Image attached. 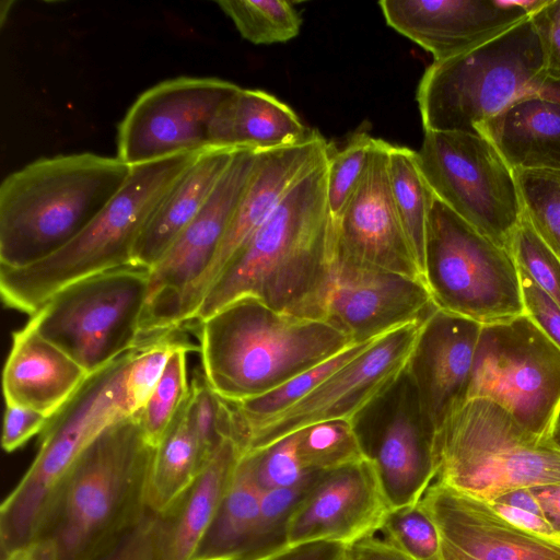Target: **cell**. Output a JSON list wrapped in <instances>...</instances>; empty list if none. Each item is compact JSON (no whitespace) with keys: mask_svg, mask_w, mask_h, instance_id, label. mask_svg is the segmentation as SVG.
<instances>
[{"mask_svg":"<svg viewBox=\"0 0 560 560\" xmlns=\"http://www.w3.org/2000/svg\"><path fill=\"white\" fill-rule=\"evenodd\" d=\"M328 156L294 183L221 271L189 323L246 296L288 315L325 320L334 259Z\"/></svg>","mask_w":560,"mask_h":560,"instance_id":"cell-1","label":"cell"},{"mask_svg":"<svg viewBox=\"0 0 560 560\" xmlns=\"http://www.w3.org/2000/svg\"><path fill=\"white\" fill-rule=\"evenodd\" d=\"M154 452L138 413L107 427L72 465L35 539L52 541L59 560H96L110 550L150 512Z\"/></svg>","mask_w":560,"mask_h":560,"instance_id":"cell-2","label":"cell"},{"mask_svg":"<svg viewBox=\"0 0 560 560\" xmlns=\"http://www.w3.org/2000/svg\"><path fill=\"white\" fill-rule=\"evenodd\" d=\"M197 326L203 377L229 401L264 395L353 345L325 320L288 315L250 296Z\"/></svg>","mask_w":560,"mask_h":560,"instance_id":"cell-3","label":"cell"},{"mask_svg":"<svg viewBox=\"0 0 560 560\" xmlns=\"http://www.w3.org/2000/svg\"><path fill=\"white\" fill-rule=\"evenodd\" d=\"M131 166L83 152L34 161L0 187V268H22L56 253L104 209Z\"/></svg>","mask_w":560,"mask_h":560,"instance_id":"cell-4","label":"cell"},{"mask_svg":"<svg viewBox=\"0 0 560 560\" xmlns=\"http://www.w3.org/2000/svg\"><path fill=\"white\" fill-rule=\"evenodd\" d=\"M201 152L179 153L131 166L126 184L67 245L32 265L0 268L3 303L32 316L63 288L132 266L135 245L150 215Z\"/></svg>","mask_w":560,"mask_h":560,"instance_id":"cell-5","label":"cell"},{"mask_svg":"<svg viewBox=\"0 0 560 560\" xmlns=\"http://www.w3.org/2000/svg\"><path fill=\"white\" fill-rule=\"evenodd\" d=\"M136 349L89 374L49 419L34 460L1 504V556L35 540L51 499L80 454L107 427L137 413L126 387Z\"/></svg>","mask_w":560,"mask_h":560,"instance_id":"cell-6","label":"cell"},{"mask_svg":"<svg viewBox=\"0 0 560 560\" xmlns=\"http://www.w3.org/2000/svg\"><path fill=\"white\" fill-rule=\"evenodd\" d=\"M546 79L529 18L477 48L433 61L425 69L417 91L423 129L478 133L477 126L537 93Z\"/></svg>","mask_w":560,"mask_h":560,"instance_id":"cell-7","label":"cell"},{"mask_svg":"<svg viewBox=\"0 0 560 560\" xmlns=\"http://www.w3.org/2000/svg\"><path fill=\"white\" fill-rule=\"evenodd\" d=\"M436 481L485 501L560 482V451L522 428L500 405L471 398L435 438Z\"/></svg>","mask_w":560,"mask_h":560,"instance_id":"cell-8","label":"cell"},{"mask_svg":"<svg viewBox=\"0 0 560 560\" xmlns=\"http://www.w3.org/2000/svg\"><path fill=\"white\" fill-rule=\"evenodd\" d=\"M423 279L438 308L480 325L525 314L511 252L434 196L427 224Z\"/></svg>","mask_w":560,"mask_h":560,"instance_id":"cell-9","label":"cell"},{"mask_svg":"<svg viewBox=\"0 0 560 560\" xmlns=\"http://www.w3.org/2000/svg\"><path fill=\"white\" fill-rule=\"evenodd\" d=\"M149 276L132 265L85 278L52 295L28 324L92 374L141 346Z\"/></svg>","mask_w":560,"mask_h":560,"instance_id":"cell-10","label":"cell"},{"mask_svg":"<svg viewBox=\"0 0 560 560\" xmlns=\"http://www.w3.org/2000/svg\"><path fill=\"white\" fill-rule=\"evenodd\" d=\"M486 398L548 442L560 421V349L527 315L482 325L467 399Z\"/></svg>","mask_w":560,"mask_h":560,"instance_id":"cell-11","label":"cell"},{"mask_svg":"<svg viewBox=\"0 0 560 560\" xmlns=\"http://www.w3.org/2000/svg\"><path fill=\"white\" fill-rule=\"evenodd\" d=\"M417 159L436 198L510 250L523 207L513 170L489 140L479 133L424 131Z\"/></svg>","mask_w":560,"mask_h":560,"instance_id":"cell-12","label":"cell"},{"mask_svg":"<svg viewBox=\"0 0 560 560\" xmlns=\"http://www.w3.org/2000/svg\"><path fill=\"white\" fill-rule=\"evenodd\" d=\"M351 422L389 508L418 503L436 478V430L406 369Z\"/></svg>","mask_w":560,"mask_h":560,"instance_id":"cell-13","label":"cell"},{"mask_svg":"<svg viewBox=\"0 0 560 560\" xmlns=\"http://www.w3.org/2000/svg\"><path fill=\"white\" fill-rule=\"evenodd\" d=\"M260 151L238 149L209 199L150 269L140 343L177 330L180 302L213 261L254 174Z\"/></svg>","mask_w":560,"mask_h":560,"instance_id":"cell-14","label":"cell"},{"mask_svg":"<svg viewBox=\"0 0 560 560\" xmlns=\"http://www.w3.org/2000/svg\"><path fill=\"white\" fill-rule=\"evenodd\" d=\"M241 86L217 78L180 77L144 91L118 126L117 158L129 166L210 148V126Z\"/></svg>","mask_w":560,"mask_h":560,"instance_id":"cell-15","label":"cell"},{"mask_svg":"<svg viewBox=\"0 0 560 560\" xmlns=\"http://www.w3.org/2000/svg\"><path fill=\"white\" fill-rule=\"evenodd\" d=\"M423 322L407 324L377 338L303 399L253 430L242 454L318 422L351 421L404 372Z\"/></svg>","mask_w":560,"mask_h":560,"instance_id":"cell-16","label":"cell"},{"mask_svg":"<svg viewBox=\"0 0 560 560\" xmlns=\"http://www.w3.org/2000/svg\"><path fill=\"white\" fill-rule=\"evenodd\" d=\"M436 308L423 280L354 259L334 248L325 322L353 343L425 320Z\"/></svg>","mask_w":560,"mask_h":560,"instance_id":"cell-17","label":"cell"},{"mask_svg":"<svg viewBox=\"0 0 560 560\" xmlns=\"http://www.w3.org/2000/svg\"><path fill=\"white\" fill-rule=\"evenodd\" d=\"M389 510L375 470L365 458L322 471L288 521L287 549L319 541L347 548L380 532Z\"/></svg>","mask_w":560,"mask_h":560,"instance_id":"cell-18","label":"cell"},{"mask_svg":"<svg viewBox=\"0 0 560 560\" xmlns=\"http://www.w3.org/2000/svg\"><path fill=\"white\" fill-rule=\"evenodd\" d=\"M545 0H382L386 23L445 60L477 48L528 20Z\"/></svg>","mask_w":560,"mask_h":560,"instance_id":"cell-19","label":"cell"},{"mask_svg":"<svg viewBox=\"0 0 560 560\" xmlns=\"http://www.w3.org/2000/svg\"><path fill=\"white\" fill-rule=\"evenodd\" d=\"M330 151L329 142L318 130L312 129L308 136L295 143L259 152L254 174L213 261L180 302L178 327L190 322L208 289L267 221L294 183L325 160Z\"/></svg>","mask_w":560,"mask_h":560,"instance_id":"cell-20","label":"cell"},{"mask_svg":"<svg viewBox=\"0 0 560 560\" xmlns=\"http://www.w3.org/2000/svg\"><path fill=\"white\" fill-rule=\"evenodd\" d=\"M434 521L442 560H560V544L504 518L490 502L441 481L419 501Z\"/></svg>","mask_w":560,"mask_h":560,"instance_id":"cell-21","label":"cell"},{"mask_svg":"<svg viewBox=\"0 0 560 560\" xmlns=\"http://www.w3.org/2000/svg\"><path fill=\"white\" fill-rule=\"evenodd\" d=\"M388 147V142L377 139L363 178L341 212L332 218L334 248L424 281L393 201Z\"/></svg>","mask_w":560,"mask_h":560,"instance_id":"cell-22","label":"cell"},{"mask_svg":"<svg viewBox=\"0 0 560 560\" xmlns=\"http://www.w3.org/2000/svg\"><path fill=\"white\" fill-rule=\"evenodd\" d=\"M481 327L436 308L420 328L406 371L436 433L466 400Z\"/></svg>","mask_w":560,"mask_h":560,"instance_id":"cell-23","label":"cell"},{"mask_svg":"<svg viewBox=\"0 0 560 560\" xmlns=\"http://www.w3.org/2000/svg\"><path fill=\"white\" fill-rule=\"evenodd\" d=\"M241 451L225 439L192 482L145 523L148 560H191L230 485Z\"/></svg>","mask_w":560,"mask_h":560,"instance_id":"cell-24","label":"cell"},{"mask_svg":"<svg viewBox=\"0 0 560 560\" xmlns=\"http://www.w3.org/2000/svg\"><path fill=\"white\" fill-rule=\"evenodd\" d=\"M88 376L73 359L27 323L12 335L2 374L5 405L30 408L51 418Z\"/></svg>","mask_w":560,"mask_h":560,"instance_id":"cell-25","label":"cell"},{"mask_svg":"<svg viewBox=\"0 0 560 560\" xmlns=\"http://www.w3.org/2000/svg\"><path fill=\"white\" fill-rule=\"evenodd\" d=\"M238 149L202 151L160 200L133 248V266L152 269L202 209Z\"/></svg>","mask_w":560,"mask_h":560,"instance_id":"cell-26","label":"cell"},{"mask_svg":"<svg viewBox=\"0 0 560 560\" xmlns=\"http://www.w3.org/2000/svg\"><path fill=\"white\" fill-rule=\"evenodd\" d=\"M508 165L516 171H560V103L526 95L477 126Z\"/></svg>","mask_w":560,"mask_h":560,"instance_id":"cell-27","label":"cell"},{"mask_svg":"<svg viewBox=\"0 0 560 560\" xmlns=\"http://www.w3.org/2000/svg\"><path fill=\"white\" fill-rule=\"evenodd\" d=\"M311 130L276 96L240 88L217 112L209 140L210 148L264 151L295 143Z\"/></svg>","mask_w":560,"mask_h":560,"instance_id":"cell-28","label":"cell"},{"mask_svg":"<svg viewBox=\"0 0 560 560\" xmlns=\"http://www.w3.org/2000/svg\"><path fill=\"white\" fill-rule=\"evenodd\" d=\"M262 490L252 458L242 454L213 521L191 560H233L256 525Z\"/></svg>","mask_w":560,"mask_h":560,"instance_id":"cell-29","label":"cell"},{"mask_svg":"<svg viewBox=\"0 0 560 560\" xmlns=\"http://www.w3.org/2000/svg\"><path fill=\"white\" fill-rule=\"evenodd\" d=\"M187 401L155 446L147 485V505L154 513L179 495L206 465L189 422Z\"/></svg>","mask_w":560,"mask_h":560,"instance_id":"cell-30","label":"cell"},{"mask_svg":"<svg viewBox=\"0 0 560 560\" xmlns=\"http://www.w3.org/2000/svg\"><path fill=\"white\" fill-rule=\"evenodd\" d=\"M387 168L395 208L423 276L427 224L434 194L420 171L417 151L389 143Z\"/></svg>","mask_w":560,"mask_h":560,"instance_id":"cell-31","label":"cell"},{"mask_svg":"<svg viewBox=\"0 0 560 560\" xmlns=\"http://www.w3.org/2000/svg\"><path fill=\"white\" fill-rule=\"evenodd\" d=\"M217 3L242 37L253 44L284 43L300 33L302 18L292 1L223 0Z\"/></svg>","mask_w":560,"mask_h":560,"instance_id":"cell-32","label":"cell"},{"mask_svg":"<svg viewBox=\"0 0 560 560\" xmlns=\"http://www.w3.org/2000/svg\"><path fill=\"white\" fill-rule=\"evenodd\" d=\"M319 472L311 474L294 486L262 492L260 511L254 530L244 548L233 560H264L287 549L288 521Z\"/></svg>","mask_w":560,"mask_h":560,"instance_id":"cell-33","label":"cell"},{"mask_svg":"<svg viewBox=\"0 0 560 560\" xmlns=\"http://www.w3.org/2000/svg\"><path fill=\"white\" fill-rule=\"evenodd\" d=\"M296 432L298 456L307 471H327L364 459L350 420L323 421Z\"/></svg>","mask_w":560,"mask_h":560,"instance_id":"cell-34","label":"cell"},{"mask_svg":"<svg viewBox=\"0 0 560 560\" xmlns=\"http://www.w3.org/2000/svg\"><path fill=\"white\" fill-rule=\"evenodd\" d=\"M198 345L186 342L171 354L164 372L144 407L138 412L142 430L154 446L187 401L190 385L187 380V353L198 351Z\"/></svg>","mask_w":560,"mask_h":560,"instance_id":"cell-35","label":"cell"},{"mask_svg":"<svg viewBox=\"0 0 560 560\" xmlns=\"http://www.w3.org/2000/svg\"><path fill=\"white\" fill-rule=\"evenodd\" d=\"M523 213L560 259V171L514 172Z\"/></svg>","mask_w":560,"mask_h":560,"instance_id":"cell-36","label":"cell"},{"mask_svg":"<svg viewBox=\"0 0 560 560\" xmlns=\"http://www.w3.org/2000/svg\"><path fill=\"white\" fill-rule=\"evenodd\" d=\"M380 532L412 560H442L438 527L420 502L390 509Z\"/></svg>","mask_w":560,"mask_h":560,"instance_id":"cell-37","label":"cell"},{"mask_svg":"<svg viewBox=\"0 0 560 560\" xmlns=\"http://www.w3.org/2000/svg\"><path fill=\"white\" fill-rule=\"evenodd\" d=\"M377 139L365 131L353 132L327 161V197L332 218L352 197L363 178Z\"/></svg>","mask_w":560,"mask_h":560,"instance_id":"cell-38","label":"cell"},{"mask_svg":"<svg viewBox=\"0 0 560 560\" xmlns=\"http://www.w3.org/2000/svg\"><path fill=\"white\" fill-rule=\"evenodd\" d=\"M187 412L202 459L207 464L221 443L230 438L228 407L205 377L199 376L190 384Z\"/></svg>","mask_w":560,"mask_h":560,"instance_id":"cell-39","label":"cell"},{"mask_svg":"<svg viewBox=\"0 0 560 560\" xmlns=\"http://www.w3.org/2000/svg\"><path fill=\"white\" fill-rule=\"evenodd\" d=\"M510 252L517 267L560 306V259L537 235L524 213L513 234Z\"/></svg>","mask_w":560,"mask_h":560,"instance_id":"cell-40","label":"cell"},{"mask_svg":"<svg viewBox=\"0 0 560 560\" xmlns=\"http://www.w3.org/2000/svg\"><path fill=\"white\" fill-rule=\"evenodd\" d=\"M168 332L151 342L137 347L126 376L129 401L138 413L156 387L171 354L179 346L189 342Z\"/></svg>","mask_w":560,"mask_h":560,"instance_id":"cell-41","label":"cell"},{"mask_svg":"<svg viewBox=\"0 0 560 560\" xmlns=\"http://www.w3.org/2000/svg\"><path fill=\"white\" fill-rule=\"evenodd\" d=\"M298 432L285 435L268 446L245 453L252 458L255 479L262 491L294 486L310 476L298 452Z\"/></svg>","mask_w":560,"mask_h":560,"instance_id":"cell-42","label":"cell"},{"mask_svg":"<svg viewBox=\"0 0 560 560\" xmlns=\"http://www.w3.org/2000/svg\"><path fill=\"white\" fill-rule=\"evenodd\" d=\"M548 80L560 81V0H545L530 15Z\"/></svg>","mask_w":560,"mask_h":560,"instance_id":"cell-43","label":"cell"},{"mask_svg":"<svg viewBox=\"0 0 560 560\" xmlns=\"http://www.w3.org/2000/svg\"><path fill=\"white\" fill-rule=\"evenodd\" d=\"M518 275L525 314L560 349V306L523 269L518 268Z\"/></svg>","mask_w":560,"mask_h":560,"instance_id":"cell-44","label":"cell"},{"mask_svg":"<svg viewBox=\"0 0 560 560\" xmlns=\"http://www.w3.org/2000/svg\"><path fill=\"white\" fill-rule=\"evenodd\" d=\"M49 419L30 408L7 405L2 428L3 448L13 452L21 447L32 436L42 433Z\"/></svg>","mask_w":560,"mask_h":560,"instance_id":"cell-45","label":"cell"},{"mask_svg":"<svg viewBox=\"0 0 560 560\" xmlns=\"http://www.w3.org/2000/svg\"><path fill=\"white\" fill-rule=\"evenodd\" d=\"M491 505L508 521L514 525L542 538L560 544V536L544 516L499 503L490 502Z\"/></svg>","mask_w":560,"mask_h":560,"instance_id":"cell-46","label":"cell"},{"mask_svg":"<svg viewBox=\"0 0 560 560\" xmlns=\"http://www.w3.org/2000/svg\"><path fill=\"white\" fill-rule=\"evenodd\" d=\"M350 560H412L383 538L369 536L346 548Z\"/></svg>","mask_w":560,"mask_h":560,"instance_id":"cell-47","label":"cell"},{"mask_svg":"<svg viewBox=\"0 0 560 560\" xmlns=\"http://www.w3.org/2000/svg\"><path fill=\"white\" fill-rule=\"evenodd\" d=\"M346 547L334 542H313L285 549L264 560H341Z\"/></svg>","mask_w":560,"mask_h":560,"instance_id":"cell-48","label":"cell"},{"mask_svg":"<svg viewBox=\"0 0 560 560\" xmlns=\"http://www.w3.org/2000/svg\"><path fill=\"white\" fill-rule=\"evenodd\" d=\"M149 513L137 528L96 560H148L145 523Z\"/></svg>","mask_w":560,"mask_h":560,"instance_id":"cell-49","label":"cell"},{"mask_svg":"<svg viewBox=\"0 0 560 560\" xmlns=\"http://www.w3.org/2000/svg\"><path fill=\"white\" fill-rule=\"evenodd\" d=\"M530 489L540 504L544 517L560 536V482Z\"/></svg>","mask_w":560,"mask_h":560,"instance_id":"cell-50","label":"cell"},{"mask_svg":"<svg viewBox=\"0 0 560 560\" xmlns=\"http://www.w3.org/2000/svg\"><path fill=\"white\" fill-rule=\"evenodd\" d=\"M0 560H59L55 544L49 539H35L3 556Z\"/></svg>","mask_w":560,"mask_h":560,"instance_id":"cell-51","label":"cell"},{"mask_svg":"<svg viewBox=\"0 0 560 560\" xmlns=\"http://www.w3.org/2000/svg\"><path fill=\"white\" fill-rule=\"evenodd\" d=\"M490 502L517 508L544 516L540 504L530 488H518L504 492Z\"/></svg>","mask_w":560,"mask_h":560,"instance_id":"cell-52","label":"cell"},{"mask_svg":"<svg viewBox=\"0 0 560 560\" xmlns=\"http://www.w3.org/2000/svg\"><path fill=\"white\" fill-rule=\"evenodd\" d=\"M539 94L560 103V81H553L546 79L541 84Z\"/></svg>","mask_w":560,"mask_h":560,"instance_id":"cell-53","label":"cell"},{"mask_svg":"<svg viewBox=\"0 0 560 560\" xmlns=\"http://www.w3.org/2000/svg\"><path fill=\"white\" fill-rule=\"evenodd\" d=\"M549 443L560 451V421L557 423L555 430L552 431Z\"/></svg>","mask_w":560,"mask_h":560,"instance_id":"cell-54","label":"cell"},{"mask_svg":"<svg viewBox=\"0 0 560 560\" xmlns=\"http://www.w3.org/2000/svg\"><path fill=\"white\" fill-rule=\"evenodd\" d=\"M341 560H350V559L348 558L347 553L345 552V555H343Z\"/></svg>","mask_w":560,"mask_h":560,"instance_id":"cell-55","label":"cell"}]
</instances>
